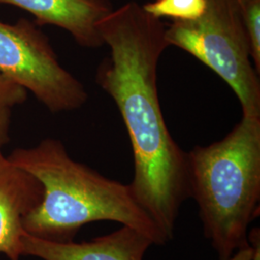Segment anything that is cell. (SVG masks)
I'll list each match as a JSON object with an SVG mask.
<instances>
[{
    "label": "cell",
    "instance_id": "6da1fadb",
    "mask_svg": "<svg viewBox=\"0 0 260 260\" xmlns=\"http://www.w3.org/2000/svg\"><path fill=\"white\" fill-rule=\"evenodd\" d=\"M98 26L110 51L99 66L95 80L114 100L129 135L132 194L171 241L191 193L187 152L168 129L158 98V62L169 47L166 25L138 2L129 1Z\"/></svg>",
    "mask_w": 260,
    "mask_h": 260
},
{
    "label": "cell",
    "instance_id": "7a4b0ae2",
    "mask_svg": "<svg viewBox=\"0 0 260 260\" xmlns=\"http://www.w3.org/2000/svg\"><path fill=\"white\" fill-rule=\"evenodd\" d=\"M10 161L37 177L44 186L42 202L23 219L25 233L48 241H74L86 223L111 221L135 229L154 245L167 237L136 202L129 184L104 177L71 157L59 140L15 149Z\"/></svg>",
    "mask_w": 260,
    "mask_h": 260
},
{
    "label": "cell",
    "instance_id": "3957f363",
    "mask_svg": "<svg viewBox=\"0 0 260 260\" xmlns=\"http://www.w3.org/2000/svg\"><path fill=\"white\" fill-rule=\"evenodd\" d=\"M191 198L205 238L220 260L250 246L259 216L260 117L242 116L223 139L187 152Z\"/></svg>",
    "mask_w": 260,
    "mask_h": 260
},
{
    "label": "cell",
    "instance_id": "277c9868",
    "mask_svg": "<svg viewBox=\"0 0 260 260\" xmlns=\"http://www.w3.org/2000/svg\"><path fill=\"white\" fill-rule=\"evenodd\" d=\"M194 20L166 26L169 47H179L212 70L239 100L243 116L260 117V82L237 0H205Z\"/></svg>",
    "mask_w": 260,
    "mask_h": 260
},
{
    "label": "cell",
    "instance_id": "5b68a950",
    "mask_svg": "<svg viewBox=\"0 0 260 260\" xmlns=\"http://www.w3.org/2000/svg\"><path fill=\"white\" fill-rule=\"evenodd\" d=\"M35 21H0V73L30 91L52 113L82 107L88 93L59 63L53 47Z\"/></svg>",
    "mask_w": 260,
    "mask_h": 260
},
{
    "label": "cell",
    "instance_id": "8992f818",
    "mask_svg": "<svg viewBox=\"0 0 260 260\" xmlns=\"http://www.w3.org/2000/svg\"><path fill=\"white\" fill-rule=\"evenodd\" d=\"M152 245L146 234L127 225L82 243L48 241L27 233L22 236L23 255L43 260H143Z\"/></svg>",
    "mask_w": 260,
    "mask_h": 260
},
{
    "label": "cell",
    "instance_id": "52a82bcc",
    "mask_svg": "<svg viewBox=\"0 0 260 260\" xmlns=\"http://www.w3.org/2000/svg\"><path fill=\"white\" fill-rule=\"evenodd\" d=\"M44 186L37 177L0 158V253L10 260L23 255V219L42 202Z\"/></svg>",
    "mask_w": 260,
    "mask_h": 260
},
{
    "label": "cell",
    "instance_id": "ba28073f",
    "mask_svg": "<svg viewBox=\"0 0 260 260\" xmlns=\"http://www.w3.org/2000/svg\"><path fill=\"white\" fill-rule=\"evenodd\" d=\"M35 17L38 26L55 25L68 31L87 48L104 46L99 22L114 10L110 0H0Z\"/></svg>",
    "mask_w": 260,
    "mask_h": 260
},
{
    "label": "cell",
    "instance_id": "9c48e42d",
    "mask_svg": "<svg viewBox=\"0 0 260 260\" xmlns=\"http://www.w3.org/2000/svg\"><path fill=\"white\" fill-rule=\"evenodd\" d=\"M154 18H170L173 21L199 19L205 13V0H153L142 5Z\"/></svg>",
    "mask_w": 260,
    "mask_h": 260
},
{
    "label": "cell",
    "instance_id": "30bf717a",
    "mask_svg": "<svg viewBox=\"0 0 260 260\" xmlns=\"http://www.w3.org/2000/svg\"><path fill=\"white\" fill-rule=\"evenodd\" d=\"M252 63L260 74V0H237Z\"/></svg>",
    "mask_w": 260,
    "mask_h": 260
},
{
    "label": "cell",
    "instance_id": "8fae6325",
    "mask_svg": "<svg viewBox=\"0 0 260 260\" xmlns=\"http://www.w3.org/2000/svg\"><path fill=\"white\" fill-rule=\"evenodd\" d=\"M27 100V91L0 73V108H12Z\"/></svg>",
    "mask_w": 260,
    "mask_h": 260
},
{
    "label": "cell",
    "instance_id": "7c38bea8",
    "mask_svg": "<svg viewBox=\"0 0 260 260\" xmlns=\"http://www.w3.org/2000/svg\"><path fill=\"white\" fill-rule=\"evenodd\" d=\"M11 108H0V158L3 157L2 148L9 142Z\"/></svg>",
    "mask_w": 260,
    "mask_h": 260
},
{
    "label": "cell",
    "instance_id": "4fadbf2b",
    "mask_svg": "<svg viewBox=\"0 0 260 260\" xmlns=\"http://www.w3.org/2000/svg\"><path fill=\"white\" fill-rule=\"evenodd\" d=\"M249 244L252 248L251 260H260V230L259 228H254L249 231L248 234Z\"/></svg>",
    "mask_w": 260,
    "mask_h": 260
},
{
    "label": "cell",
    "instance_id": "5bb4252c",
    "mask_svg": "<svg viewBox=\"0 0 260 260\" xmlns=\"http://www.w3.org/2000/svg\"><path fill=\"white\" fill-rule=\"evenodd\" d=\"M251 257H252V248L250 245L246 248L238 250L226 260H251Z\"/></svg>",
    "mask_w": 260,
    "mask_h": 260
}]
</instances>
